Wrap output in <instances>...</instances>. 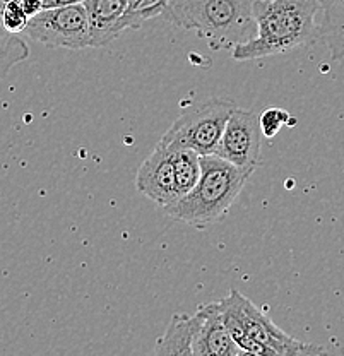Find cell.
I'll return each instance as SVG.
<instances>
[{"mask_svg":"<svg viewBox=\"0 0 344 356\" xmlns=\"http://www.w3.org/2000/svg\"><path fill=\"white\" fill-rule=\"evenodd\" d=\"M319 40L327 47L331 58H344V0H319Z\"/></svg>","mask_w":344,"mask_h":356,"instance_id":"12","label":"cell"},{"mask_svg":"<svg viewBox=\"0 0 344 356\" xmlns=\"http://www.w3.org/2000/svg\"><path fill=\"white\" fill-rule=\"evenodd\" d=\"M84 0H43L45 9H54V7H64L72 6V3H83Z\"/></svg>","mask_w":344,"mask_h":356,"instance_id":"18","label":"cell"},{"mask_svg":"<svg viewBox=\"0 0 344 356\" xmlns=\"http://www.w3.org/2000/svg\"><path fill=\"white\" fill-rule=\"evenodd\" d=\"M229 300L235 305L240 322L245 332L242 344L243 355L252 356H300V355H322L324 348L302 343L277 327L269 315L254 305L238 289L229 291Z\"/></svg>","mask_w":344,"mask_h":356,"instance_id":"4","label":"cell"},{"mask_svg":"<svg viewBox=\"0 0 344 356\" xmlns=\"http://www.w3.org/2000/svg\"><path fill=\"white\" fill-rule=\"evenodd\" d=\"M293 122L291 115L283 108H265L259 115V124H261V132L264 137H272L277 136V132L284 127V125Z\"/></svg>","mask_w":344,"mask_h":356,"instance_id":"15","label":"cell"},{"mask_svg":"<svg viewBox=\"0 0 344 356\" xmlns=\"http://www.w3.org/2000/svg\"><path fill=\"white\" fill-rule=\"evenodd\" d=\"M21 7H23V10L26 14H28V17H33L36 16L38 13H42L43 9H45V6H43V0H19Z\"/></svg>","mask_w":344,"mask_h":356,"instance_id":"17","label":"cell"},{"mask_svg":"<svg viewBox=\"0 0 344 356\" xmlns=\"http://www.w3.org/2000/svg\"><path fill=\"white\" fill-rule=\"evenodd\" d=\"M136 187L158 206L166 207L177 200L175 177H173L172 149L158 143L153 153L139 166Z\"/></svg>","mask_w":344,"mask_h":356,"instance_id":"9","label":"cell"},{"mask_svg":"<svg viewBox=\"0 0 344 356\" xmlns=\"http://www.w3.org/2000/svg\"><path fill=\"white\" fill-rule=\"evenodd\" d=\"M161 17L195 31L214 50H231L257 35L254 0H166Z\"/></svg>","mask_w":344,"mask_h":356,"instance_id":"2","label":"cell"},{"mask_svg":"<svg viewBox=\"0 0 344 356\" xmlns=\"http://www.w3.org/2000/svg\"><path fill=\"white\" fill-rule=\"evenodd\" d=\"M199 325H201V317H199L197 312L195 314L173 315L165 334L156 341L153 353L161 356H192V344L197 336Z\"/></svg>","mask_w":344,"mask_h":356,"instance_id":"11","label":"cell"},{"mask_svg":"<svg viewBox=\"0 0 344 356\" xmlns=\"http://www.w3.org/2000/svg\"><path fill=\"white\" fill-rule=\"evenodd\" d=\"M24 35L48 48L83 50L91 47V31L84 3L43 9L29 17Z\"/></svg>","mask_w":344,"mask_h":356,"instance_id":"6","label":"cell"},{"mask_svg":"<svg viewBox=\"0 0 344 356\" xmlns=\"http://www.w3.org/2000/svg\"><path fill=\"white\" fill-rule=\"evenodd\" d=\"M156 2H160L161 6H165V2H166V0H156Z\"/></svg>","mask_w":344,"mask_h":356,"instance_id":"21","label":"cell"},{"mask_svg":"<svg viewBox=\"0 0 344 356\" xmlns=\"http://www.w3.org/2000/svg\"><path fill=\"white\" fill-rule=\"evenodd\" d=\"M28 21L29 17L21 7L19 0L10 2L2 14V26L7 35H21V33H24Z\"/></svg>","mask_w":344,"mask_h":356,"instance_id":"16","label":"cell"},{"mask_svg":"<svg viewBox=\"0 0 344 356\" xmlns=\"http://www.w3.org/2000/svg\"><path fill=\"white\" fill-rule=\"evenodd\" d=\"M262 132L254 110L233 108L214 154L242 168L257 170L261 159Z\"/></svg>","mask_w":344,"mask_h":356,"instance_id":"8","label":"cell"},{"mask_svg":"<svg viewBox=\"0 0 344 356\" xmlns=\"http://www.w3.org/2000/svg\"><path fill=\"white\" fill-rule=\"evenodd\" d=\"M197 314L201 317V325L192 344V356L243 355L224 325L220 302H211L199 307Z\"/></svg>","mask_w":344,"mask_h":356,"instance_id":"10","label":"cell"},{"mask_svg":"<svg viewBox=\"0 0 344 356\" xmlns=\"http://www.w3.org/2000/svg\"><path fill=\"white\" fill-rule=\"evenodd\" d=\"M131 3L134 9H144V7H149L153 3H156V0H131Z\"/></svg>","mask_w":344,"mask_h":356,"instance_id":"20","label":"cell"},{"mask_svg":"<svg viewBox=\"0 0 344 356\" xmlns=\"http://www.w3.org/2000/svg\"><path fill=\"white\" fill-rule=\"evenodd\" d=\"M170 149H172L177 200H179L195 187L201 177V154L188 147H170Z\"/></svg>","mask_w":344,"mask_h":356,"instance_id":"13","label":"cell"},{"mask_svg":"<svg viewBox=\"0 0 344 356\" xmlns=\"http://www.w3.org/2000/svg\"><path fill=\"white\" fill-rule=\"evenodd\" d=\"M319 0H254L257 35L231 48L238 62L275 57L319 40Z\"/></svg>","mask_w":344,"mask_h":356,"instance_id":"1","label":"cell"},{"mask_svg":"<svg viewBox=\"0 0 344 356\" xmlns=\"http://www.w3.org/2000/svg\"><path fill=\"white\" fill-rule=\"evenodd\" d=\"M254 172L216 154L201 156V177L195 187L163 209L175 221L207 228L227 216Z\"/></svg>","mask_w":344,"mask_h":356,"instance_id":"3","label":"cell"},{"mask_svg":"<svg viewBox=\"0 0 344 356\" xmlns=\"http://www.w3.org/2000/svg\"><path fill=\"white\" fill-rule=\"evenodd\" d=\"M29 57L28 43L19 38V35H13L7 40H0V79L9 76L14 65L21 64Z\"/></svg>","mask_w":344,"mask_h":356,"instance_id":"14","label":"cell"},{"mask_svg":"<svg viewBox=\"0 0 344 356\" xmlns=\"http://www.w3.org/2000/svg\"><path fill=\"white\" fill-rule=\"evenodd\" d=\"M235 103L227 98L207 99L180 115L160 139L166 147H188L201 156L214 154Z\"/></svg>","mask_w":344,"mask_h":356,"instance_id":"5","label":"cell"},{"mask_svg":"<svg viewBox=\"0 0 344 356\" xmlns=\"http://www.w3.org/2000/svg\"><path fill=\"white\" fill-rule=\"evenodd\" d=\"M91 31V47H106L127 29H139L146 21L161 16V3L134 9L131 0H84Z\"/></svg>","mask_w":344,"mask_h":356,"instance_id":"7","label":"cell"},{"mask_svg":"<svg viewBox=\"0 0 344 356\" xmlns=\"http://www.w3.org/2000/svg\"><path fill=\"white\" fill-rule=\"evenodd\" d=\"M10 2H14V0H0V40H7L9 36H13V35H7L6 29H3V26H2V14Z\"/></svg>","mask_w":344,"mask_h":356,"instance_id":"19","label":"cell"}]
</instances>
